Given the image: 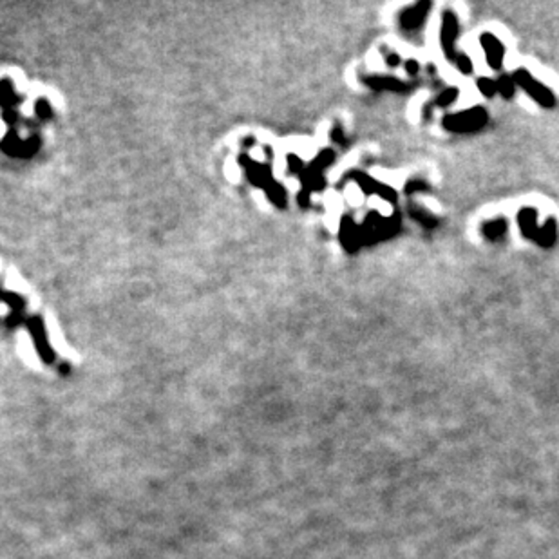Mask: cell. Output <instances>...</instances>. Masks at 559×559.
<instances>
[{"label": "cell", "instance_id": "7a4b0ae2", "mask_svg": "<svg viewBox=\"0 0 559 559\" xmlns=\"http://www.w3.org/2000/svg\"><path fill=\"white\" fill-rule=\"evenodd\" d=\"M446 127L455 132H472L487 123V113L483 109H469L465 113L453 114L446 118Z\"/></svg>", "mask_w": 559, "mask_h": 559}, {"label": "cell", "instance_id": "3957f363", "mask_svg": "<svg viewBox=\"0 0 559 559\" xmlns=\"http://www.w3.org/2000/svg\"><path fill=\"white\" fill-rule=\"evenodd\" d=\"M458 36V20L451 11L444 13V20H441V31H440V44L444 48V52L449 60H456L455 52V40Z\"/></svg>", "mask_w": 559, "mask_h": 559}, {"label": "cell", "instance_id": "5bb4252c", "mask_svg": "<svg viewBox=\"0 0 559 559\" xmlns=\"http://www.w3.org/2000/svg\"><path fill=\"white\" fill-rule=\"evenodd\" d=\"M456 67L462 71L463 75H471L472 73V62L467 55H456Z\"/></svg>", "mask_w": 559, "mask_h": 559}, {"label": "cell", "instance_id": "30bf717a", "mask_svg": "<svg viewBox=\"0 0 559 559\" xmlns=\"http://www.w3.org/2000/svg\"><path fill=\"white\" fill-rule=\"evenodd\" d=\"M507 232V223L503 221V219H496V221H490V223H487L483 227V234L487 239H500V237L503 236Z\"/></svg>", "mask_w": 559, "mask_h": 559}, {"label": "cell", "instance_id": "8fae6325", "mask_svg": "<svg viewBox=\"0 0 559 559\" xmlns=\"http://www.w3.org/2000/svg\"><path fill=\"white\" fill-rule=\"evenodd\" d=\"M496 83H498V92L503 98H511L512 94H514V87H516L514 78H511V76H502Z\"/></svg>", "mask_w": 559, "mask_h": 559}, {"label": "cell", "instance_id": "ba28073f", "mask_svg": "<svg viewBox=\"0 0 559 559\" xmlns=\"http://www.w3.org/2000/svg\"><path fill=\"white\" fill-rule=\"evenodd\" d=\"M364 82L373 89H389V91L397 92L407 91V85L398 82L397 78H389V76H373V78H364Z\"/></svg>", "mask_w": 559, "mask_h": 559}, {"label": "cell", "instance_id": "4fadbf2b", "mask_svg": "<svg viewBox=\"0 0 559 559\" xmlns=\"http://www.w3.org/2000/svg\"><path fill=\"white\" fill-rule=\"evenodd\" d=\"M456 97H458V89L455 87L447 89V91H444L440 97L437 98V105L438 107H447V105H451L456 100Z\"/></svg>", "mask_w": 559, "mask_h": 559}, {"label": "cell", "instance_id": "277c9868", "mask_svg": "<svg viewBox=\"0 0 559 559\" xmlns=\"http://www.w3.org/2000/svg\"><path fill=\"white\" fill-rule=\"evenodd\" d=\"M481 48H483L489 66L493 69H502L503 57H505V48H503L502 42L490 33H485V35H481Z\"/></svg>", "mask_w": 559, "mask_h": 559}, {"label": "cell", "instance_id": "9a60e30c", "mask_svg": "<svg viewBox=\"0 0 559 559\" xmlns=\"http://www.w3.org/2000/svg\"><path fill=\"white\" fill-rule=\"evenodd\" d=\"M406 69L409 71V75H416V73H418V64H416L415 60L406 62Z\"/></svg>", "mask_w": 559, "mask_h": 559}, {"label": "cell", "instance_id": "9c48e42d", "mask_svg": "<svg viewBox=\"0 0 559 559\" xmlns=\"http://www.w3.org/2000/svg\"><path fill=\"white\" fill-rule=\"evenodd\" d=\"M536 241L543 246V248H551V246L554 245V241H556V221L554 219H549V221L545 223V227H543L542 230H537Z\"/></svg>", "mask_w": 559, "mask_h": 559}, {"label": "cell", "instance_id": "6da1fadb", "mask_svg": "<svg viewBox=\"0 0 559 559\" xmlns=\"http://www.w3.org/2000/svg\"><path fill=\"white\" fill-rule=\"evenodd\" d=\"M512 78H514V82L518 83L525 92H529L530 97H532L537 104L543 105V107H554L556 98L554 94H552L551 89L545 87V85H543L542 82H537L536 78H532V76L529 75V71L516 69Z\"/></svg>", "mask_w": 559, "mask_h": 559}, {"label": "cell", "instance_id": "2e32d148", "mask_svg": "<svg viewBox=\"0 0 559 559\" xmlns=\"http://www.w3.org/2000/svg\"><path fill=\"white\" fill-rule=\"evenodd\" d=\"M398 55H388V58H385V62H388L389 66H398L400 64V60H398Z\"/></svg>", "mask_w": 559, "mask_h": 559}, {"label": "cell", "instance_id": "8992f818", "mask_svg": "<svg viewBox=\"0 0 559 559\" xmlns=\"http://www.w3.org/2000/svg\"><path fill=\"white\" fill-rule=\"evenodd\" d=\"M355 179L362 185V188L364 190H367V192L376 194V196L389 199V201H395V199H397V194H395V190L391 187H385V185L378 183V181H373V179L367 178V176H355Z\"/></svg>", "mask_w": 559, "mask_h": 559}, {"label": "cell", "instance_id": "5b68a950", "mask_svg": "<svg viewBox=\"0 0 559 559\" xmlns=\"http://www.w3.org/2000/svg\"><path fill=\"white\" fill-rule=\"evenodd\" d=\"M429 8L431 4L429 2H420V4L413 6L411 9L404 11L402 17H400V24H402L404 29H415V27L422 26V22L425 20V15H427Z\"/></svg>", "mask_w": 559, "mask_h": 559}, {"label": "cell", "instance_id": "7c38bea8", "mask_svg": "<svg viewBox=\"0 0 559 559\" xmlns=\"http://www.w3.org/2000/svg\"><path fill=\"white\" fill-rule=\"evenodd\" d=\"M478 87L483 92L485 97H494L498 92V83L490 78H480L478 80Z\"/></svg>", "mask_w": 559, "mask_h": 559}, {"label": "cell", "instance_id": "52a82bcc", "mask_svg": "<svg viewBox=\"0 0 559 559\" xmlns=\"http://www.w3.org/2000/svg\"><path fill=\"white\" fill-rule=\"evenodd\" d=\"M536 210L532 208H523L518 214V225H520L521 232L525 237L529 239H536L537 236V227H536Z\"/></svg>", "mask_w": 559, "mask_h": 559}]
</instances>
